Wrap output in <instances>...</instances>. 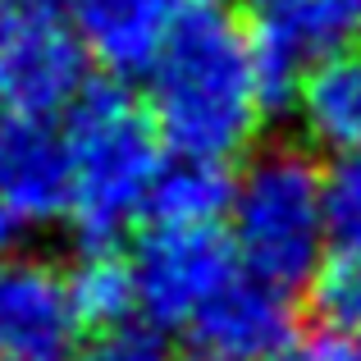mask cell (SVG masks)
<instances>
[{"instance_id":"cell-1","label":"cell","mask_w":361,"mask_h":361,"mask_svg":"<svg viewBox=\"0 0 361 361\" xmlns=\"http://www.w3.org/2000/svg\"><path fill=\"white\" fill-rule=\"evenodd\" d=\"M147 115L169 156L229 160L270 115L252 32L215 0H188L147 69Z\"/></svg>"},{"instance_id":"cell-2","label":"cell","mask_w":361,"mask_h":361,"mask_svg":"<svg viewBox=\"0 0 361 361\" xmlns=\"http://www.w3.org/2000/svg\"><path fill=\"white\" fill-rule=\"evenodd\" d=\"M60 133L73 174V238L78 247H119L123 229L147 215L151 183L165 165L156 123L119 82H87Z\"/></svg>"},{"instance_id":"cell-3","label":"cell","mask_w":361,"mask_h":361,"mask_svg":"<svg viewBox=\"0 0 361 361\" xmlns=\"http://www.w3.org/2000/svg\"><path fill=\"white\" fill-rule=\"evenodd\" d=\"M229 238L243 274L293 293L311 283L329 252L325 233V169L311 147H261L233 178Z\"/></svg>"},{"instance_id":"cell-4","label":"cell","mask_w":361,"mask_h":361,"mask_svg":"<svg viewBox=\"0 0 361 361\" xmlns=\"http://www.w3.org/2000/svg\"><path fill=\"white\" fill-rule=\"evenodd\" d=\"M137 311L160 329L192 325V316L238 279V252L220 224H151L128 252Z\"/></svg>"},{"instance_id":"cell-5","label":"cell","mask_w":361,"mask_h":361,"mask_svg":"<svg viewBox=\"0 0 361 361\" xmlns=\"http://www.w3.org/2000/svg\"><path fill=\"white\" fill-rule=\"evenodd\" d=\"M87 60L64 14L0 18V110L18 119H55L87 87Z\"/></svg>"},{"instance_id":"cell-6","label":"cell","mask_w":361,"mask_h":361,"mask_svg":"<svg viewBox=\"0 0 361 361\" xmlns=\"http://www.w3.org/2000/svg\"><path fill=\"white\" fill-rule=\"evenodd\" d=\"M247 32L265 106L279 110L311 64L361 46V0H256Z\"/></svg>"},{"instance_id":"cell-7","label":"cell","mask_w":361,"mask_h":361,"mask_svg":"<svg viewBox=\"0 0 361 361\" xmlns=\"http://www.w3.org/2000/svg\"><path fill=\"white\" fill-rule=\"evenodd\" d=\"M78 329L69 270L37 252L0 256V361H73Z\"/></svg>"},{"instance_id":"cell-8","label":"cell","mask_w":361,"mask_h":361,"mask_svg":"<svg viewBox=\"0 0 361 361\" xmlns=\"http://www.w3.org/2000/svg\"><path fill=\"white\" fill-rule=\"evenodd\" d=\"M197 361H274L298 338L293 302L283 288L238 274L188 325Z\"/></svg>"},{"instance_id":"cell-9","label":"cell","mask_w":361,"mask_h":361,"mask_svg":"<svg viewBox=\"0 0 361 361\" xmlns=\"http://www.w3.org/2000/svg\"><path fill=\"white\" fill-rule=\"evenodd\" d=\"M0 197L23 224L69 220V147L64 133L51 128V119L0 115Z\"/></svg>"},{"instance_id":"cell-10","label":"cell","mask_w":361,"mask_h":361,"mask_svg":"<svg viewBox=\"0 0 361 361\" xmlns=\"http://www.w3.org/2000/svg\"><path fill=\"white\" fill-rule=\"evenodd\" d=\"M188 0H64L82 51L115 78L147 73Z\"/></svg>"},{"instance_id":"cell-11","label":"cell","mask_w":361,"mask_h":361,"mask_svg":"<svg viewBox=\"0 0 361 361\" xmlns=\"http://www.w3.org/2000/svg\"><path fill=\"white\" fill-rule=\"evenodd\" d=\"M288 110L311 151H325L334 160L361 156V46L311 64Z\"/></svg>"},{"instance_id":"cell-12","label":"cell","mask_w":361,"mask_h":361,"mask_svg":"<svg viewBox=\"0 0 361 361\" xmlns=\"http://www.w3.org/2000/svg\"><path fill=\"white\" fill-rule=\"evenodd\" d=\"M233 202V178L220 160H192L169 156L160 165L147 197L151 224H220Z\"/></svg>"},{"instance_id":"cell-13","label":"cell","mask_w":361,"mask_h":361,"mask_svg":"<svg viewBox=\"0 0 361 361\" xmlns=\"http://www.w3.org/2000/svg\"><path fill=\"white\" fill-rule=\"evenodd\" d=\"M69 293L78 307V320L92 329H110L142 316L133 261L119 247H78V261L69 270Z\"/></svg>"},{"instance_id":"cell-14","label":"cell","mask_w":361,"mask_h":361,"mask_svg":"<svg viewBox=\"0 0 361 361\" xmlns=\"http://www.w3.org/2000/svg\"><path fill=\"white\" fill-rule=\"evenodd\" d=\"M307 288L325 329H338V334L361 329V256L357 252H325V261L311 274Z\"/></svg>"},{"instance_id":"cell-15","label":"cell","mask_w":361,"mask_h":361,"mask_svg":"<svg viewBox=\"0 0 361 361\" xmlns=\"http://www.w3.org/2000/svg\"><path fill=\"white\" fill-rule=\"evenodd\" d=\"M325 233L329 252L361 256V156L334 160L325 174Z\"/></svg>"},{"instance_id":"cell-16","label":"cell","mask_w":361,"mask_h":361,"mask_svg":"<svg viewBox=\"0 0 361 361\" xmlns=\"http://www.w3.org/2000/svg\"><path fill=\"white\" fill-rule=\"evenodd\" d=\"M73 361H169V338L156 320L133 316L123 325L97 329L87 343H78Z\"/></svg>"},{"instance_id":"cell-17","label":"cell","mask_w":361,"mask_h":361,"mask_svg":"<svg viewBox=\"0 0 361 361\" xmlns=\"http://www.w3.org/2000/svg\"><path fill=\"white\" fill-rule=\"evenodd\" d=\"M274 361H361V343L338 329H316V334H298Z\"/></svg>"},{"instance_id":"cell-18","label":"cell","mask_w":361,"mask_h":361,"mask_svg":"<svg viewBox=\"0 0 361 361\" xmlns=\"http://www.w3.org/2000/svg\"><path fill=\"white\" fill-rule=\"evenodd\" d=\"M23 14H64V0H0V18Z\"/></svg>"},{"instance_id":"cell-19","label":"cell","mask_w":361,"mask_h":361,"mask_svg":"<svg viewBox=\"0 0 361 361\" xmlns=\"http://www.w3.org/2000/svg\"><path fill=\"white\" fill-rule=\"evenodd\" d=\"M18 233H23V220L9 211V202L0 197V256L5 252H18Z\"/></svg>"}]
</instances>
